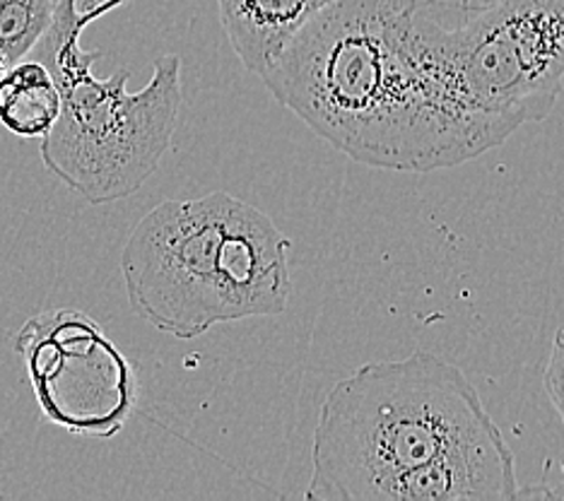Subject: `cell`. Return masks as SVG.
<instances>
[{"mask_svg":"<svg viewBox=\"0 0 564 501\" xmlns=\"http://www.w3.org/2000/svg\"><path fill=\"white\" fill-rule=\"evenodd\" d=\"M456 87L480 113L519 131L545 121L564 85V0H502L437 30Z\"/></svg>","mask_w":564,"mask_h":501,"instance_id":"obj_5","label":"cell"},{"mask_svg":"<svg viewBox=\"0 0 564 501\" xmlns=\"http://www.w3.org/2000/svg\"><path fill=\"white\" fill-rule=\"evenodd\" d=\"M56 0H0V56L10 66L32 54L54 20Z\"/></svg>","mask_w":564,"mask_h":501,"instance_id":"obj_9","label":"cell"},{"mask_svg":"<svg viewBox=\"0 0 564 501\" xmlns=\"http://www.w3.org/2000/svg\"><path fill=\"white\" fill-rule=\"evenodd\" d=\"M8 68H10V63H8L3 56H0V77H3V75L8 73Z\"/></svg>","mask_w":564,"mask_h":501,"instance_id":"obj_13","label":"cell"},{"mask_svg":"<svg viewBox=\"0 0 564 501\" xmlns=\"http://www.w3.org/2000/svg\"><path fill=\"white\" fill-rule=\"evenodd\" d=\"M15 350L51 422L99 439L123 429L135 407V374L97 320L75 308L36 314L18 333Z\"/></svg>","mask_w":564,"mask_h":501,"instance_id":"obj_6","label":"cell"},{"mask_svg":"<svg viewBox=\"0 0 564 501\" xmlns=\"http://www.w3.org/2000/svg\"><path fill=\"white\" fill-rule=\"evenodd\" d=\"M128 0H56L54 20L32 58L54 77L61 113L42 138L40 154L51 174L87 203L107 205L133 196L158 172L174 143L182 111V58L155 61L152 77L138 92L128 89L131 73H93L99 51H85L83 32Z\"/></svg>","mask_w":564,"mask_h":501,"instance_id":"obj_4","label":"cell"},{"mask_svg":"<svg viewBox=\"0 0 564 501\" xmlns=\"http://www.w3.org/2000/svg\"><path fill=\"white\" fill-rule=\"evenodd\" d=\"M434 10H452L460 15H478V12L490 10L502 3V0H425Z\"/></svg>","mask_w":564,"mask_h":501,"instance_id":"obj_11","label":"cell"},{"mask_svg":"<svg viewBox=\"0 0 564 501\" xmlns=\"http://www.w3.org/2000/svg\"><path fill=\"white\" fill-rule=\"evenodd\" d=\"M517 499H564V478L553 487H538V490H521L519 487Z\"/></svg>","mask_w":564,"mask_h":501,"instance_id":"obj_12","label":"cell"},{"mask_svg":"<svg viewBox=\"0 0 564 501\" xmlns=\"http://www.w3.org/2000/svg\"><path fill=\"white\" fill-rule=\"evenodd\" d=\"M425 0H336L261 80L330 148L375 170L430 174L517 131L480 113L448 75Z\"/></svg>","mask_w":564,"mask_h":501,"instance_id":"obj_1","label":"cell"},{"mask_svg":"<svg viewBox=\"0 0 564 501\" xmlns=\"http://www.w3.org/2000/svg\"><path fill=\"white\" fill-rule=\"evenodd\" d=\"M58 113V87L40 61H20L0 77V126L12 135L44 138Z\"/></svg>","mask_w":564,"mask_h":501,"instance_id":"obj_8","label":"cell"},{"mask_svg":"<svg viewBox=\"0 0 564 501\" xmlns=\"http://www.w3.org/2000/svg\"><path fill=\"white\" fill-rule=\"evenodd\" d=\"M543 383H545V393L550 397V403L555 405L557 415L564 424V320L555 333L553 350H550V359L543 371Z\"/></svg>","mask_w":564,"mask_h":501,"instance_id":"obj_10","label":"cell"},{"mask_svg":"<svg viewBox=\"0 0 564 501\" xmlns=\"http://www.w3.org/2000/svg\"><path fill=\"white\" fill-rule=\"evenodd\" d=\"M330 3L336 0H217V12L241 66L263 77Z\"/></svg>","mask_w":564,"mask_h":501,"instance_id":"obj_7","label":"cell"},{"mask_svg":"<svg viewBox=\"0 0 564 501\" xmlns=\"http://www.w3.org/2000/svg\"><path fill=\"white\" fill-rule=\"evenodd\" d=\"M502 434L456 364L427 350L362 364L326 393L310 501H377L403 472Z\"/></svg>","mask_w":564,"mask_h":501,"instance_id":"obj_3","label":"cell"},{"mask_svg":"<svg viewBox=\"0 0 564 501\" xmlns=\"http://www.w3.org/2000/svg\"><path fill=\"white\" fill-rule=\"evenodd\" d=\"M290 249L271 217L227 190L164 200L121 251L126 297L148 326L194 340L220 324L285 312Z\"/></svg>","mask_w":564,"mask_h":501,"instance_id":"obj_2","label":"cell"}]
</instances>
